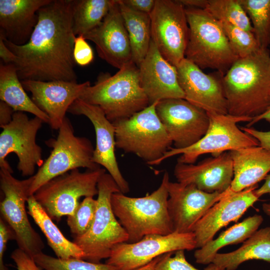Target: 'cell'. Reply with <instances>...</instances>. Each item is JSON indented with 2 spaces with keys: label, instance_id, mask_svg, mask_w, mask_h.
Listing matches in <instances>:
<instances>
[{
  "label": "cell",
  "instance_id": "obj_1",
  "mask_svg": "<svg viewBox=\"0 0 270 270\" xmlns=\"http://www.w3.org/2000/svg\"><path fill=\"white\" fill-rule=\"evenodd\" d=\"M74 0H51L38 11V22L28 42L14 44L2 34L15 55L12 63L20 80L77 82L73 56Z\"/></svg>",
  "mask_w": 270,
  "mask_h": 270
},
{
  "label": "cell",
  "instance_id": "obj_2",
  "mask_svg": "<svg viewBox=\"0 0 270 270\" xmlns=\"http://www.w3.org/2000/svg\"><path fill=\"white\" fill-rule=\"evenodd\" d=\"M228 114L253 118L270 106V50L238 58L222 77Z\"/></svg>",
  "mask_w": 270,
  "mask_h": 270
},
{
  "label": "cell",
  "instance_id": "obj_3",
  "mask_svg": "<svg viewBox=\"0 0 270 270\" xmlns=\"http://www.w3.org/2000/svg\"><path fill=\"white\" fill-rule=\"evenodd\" d=\"M100 107L112 123L128 118L150 105L140 80L138 67L132 62L111 76L100 74L80 98Z\"/></svg>",
  "mask_w": 270,
  "mask_h": 270
},
{
  "label": "cell",
  "instance_id": "obj_4",
  "mask_svg": "<svg viewBox=\"0 0 270 270\" xmlns=\"http://www.w3.org/2000/svg\"><path fill=\"white\" fill-rule=\"evenodd\" d=\"M169 180L166 172L159 187L144 197H130L121 192L112 194V208L128 234V242H136L148 234L174 232L168 210Z\"/></svg>",
  "mask_w": 270,
  "mask_h": 270
},
{
  "label": "cell",
  "instance_id": "obj_5",
  "mask_svg": "<svg viewBox=\"0 0 270 270\" xmlns=\"http://www.w3.org/2000/svg\"><path fill=\"white\" fill-rule=\"evenodd\" d=\"M185 10L190 30L185 58L202 70H215L224 76L239 58L220 22L203 9Z\"/></svg>",
  "mask_w": 270,
  "mask_h": 270
},
{
  "label": "cell",
  "instance_id": "obj_6",
  "mask_svg": "<svg viewBox=\"0 0 270 270\" xmlns=\"http://www.w3.org/2000/svg\"><path fill=\"white\" fill-rule=\"evenodd\" d=\"M97 188V207L92 224L85 234L74 236L72 241L84 252L83 260L94 263L108 259L116 245L128 240L111 204L112 194L121 192L118 184L110 174L105 172L100 177Z\"/></svg>",
  "mask_w": 270,
  "mask_h": 270
},
{
  "label": "cell",
  "instance_id": "obj_7",
  "mask_svg": "<svg viewBox=\"0 0 270 270\" xmlns=\"http://www.w3.org/2000/svg\"><path fill=\"white\" fill-rule=\"evenodd\" d=\"M158 102L130 117L113 122L116 146L152 165L172 144L156 112Z\"/></svg>",
  "mask_w": 270,
  "mask_h": 270
},
{
  "label": "cell",
  "instance_id": "obj_8",
  "mask_svg": "<svg viewBox=\"0 0 270 270\" xmlns=\"http://www.w3.org/2000/svg\"><path fill=\"white\" fill-rule=\"evenodd\" d=\"M56 139L50 138L46 144L52 148L50 154L34 175L30 196L52 179L80 168L97 169L100 166L92 161L94 148L86 137L76 136L72 124L66 117L58 129Z\"/></svg>",
  "mask_w": 270,
  "mask_h": 270
},
{
  "label": "cell",
  "instance_id": "obj_9",
  "mask_svg": "<svg viewBox=\"0 0 270 270\" xmlns=\"http://www.w3.org/2000/svg\"><path fill=\"white\" fill-rule=\"evenodd\" d=\"M209 126L206 133L196 143L184 148H170L152 165H158L164 160L181 154L178 162L194 164L198 158L206 154L218 156L244 148L260 146L256 139L240 128L238 122H250L252 118L230 115L208 113Z\"/></svg>",
  "mask_w": 270,
  "mask_h": 270
},
{
  "label": "cell",
  "instance_id": "obj_10",
  "mask_svg": "<svg viewBox=\"0 0 270 270\" xmlns=\"http://www.w3.org/2000/svg\"><path fill=\"white\" fill-rule=\"evenodd\" d=\"M105 168L72 170L56 177L40 186L34 194L36 201L54 220L72 215L82 196L98 194L97 184Z\"/></svg>",
  "mask_w": 270,
  "mask_h": 270
},
{
  "label": "cell",
  "instance_id": "obj_11",
  "mask_svg": "<svg viewBox=\"0 0 270 270\" xmlns=\"http://www.w3.org/2000/svg\"><path fill=\"white\" fill-rule=\"evenodd\" d=\"M0 168V188L4 194L0 204V217L13 230L18 248L34 257L42 252L44 247L29 222L26 210L34 176L20 180L8 169Z\"/></svg>",
  "mask_w": 270,
  "mask_h": 270
},
{
  "label": "cell",
  "instance_id": "obj_12",
  "mask_svg": "<svg viewBox=\"0 0 270 270\" xmlns=\"http://www.w3.org/2000/svg\"><path fill=\"white\" fill-rule=\"evenodd\" d=\"M44 121L34 116L29 118L24 112H14L12 121L4 126L0 134V168L13 173L6 160L14 152L18 156L17 168L23 176L34 175L36 166L44 163L42 149L36 142V136Z\"/></svg>",
  "mask_w": 270,
  "mask_h": 270
},
{
  "label": "cell",
  "instance_id": "obj_13",
  "mask_svg": "<svg viewBox=\"0 0 270 270\" xmlns=\"http://www.w3.org/2000/svg\"><path fill=\"white\" fill-rule=\"evenodd\" d=\"M185 8L179 0H156L150 14L152 40L162 56L176 67L185 58L189 38Z\"/></svg>",
  "mask_w": 270,
  "mask_h": 270
},
{
  "label": "cell",
  "instance_id": "obj_14",
  "mask_svg": "<svg viewBox=\"0 0 270 270\" xmlns=\"http://www.w3.org/2000/svg\"><path fill=\"white\" fill-rule=\"evenodd\" d=\"M194 248L196 242L192 232L151 234L135 242L118 244L106 263L116 267L118 270H132L145 266L165 254Z\"/></svg>",
  "mask_w": 270,
  "mask_h": 270
},
{
  "label": "cell",
  "instance_id": "obj_15",
  "mask_svg": "<svg viewBox=\"0 0 270 270\" xmlns=\"http://www.w3.org/2000/svg\"><path fill=\"white\" fill-rule=\"evenodd\" d=\"M156 112L176 148L196 143L208 128V113L184 98L160 100L156 106Z\"/></svg>",
  "mask_w": 270,
  "mask_h": 270
},
{
  "label": "cell",
  "instance_id": "obj_16",
  "mask_svg": "<svg viewBox=\"0 0 270 270\" xmlns=\"http://www.w3.org/2000/svg\"><path fill=\"white\" fill-rule=\"evenodd\" d=\"M176 69L178 83L186 100L208 114H228L222 74L218 72L206 74L186 58L180 62Z\"/></svg>",
  "mask_w": 270,
  "mask_h": 270
},
{
  "label": "cell",
  "instance_id": "obj_17",
  "mask_svg": "<svg viewBox=\"0 0 270 270\" xmlns=\"http://www.w3.org/2000/svg\"><path fill=\"white\" fill-rule=\"evenodd\" d=\"M168 210L174 232H192L196 223L216 202L228 194L208 193L193 184L172 182L167 184Z\"/></svg>",
  "mask_w": 270,
  "mask_h": 270
},
{
  "label": "cell",
  "instance_id": "obj_18",
  "mask_svg": "<svg viewBox=\"0 0 270 270\" xmlns=\"http://www.w3.org/2000/svg\"><path fill=\"white\" fill-rule=\"evenodd\" d=\"M68 112L73 114L84 116L92 122L96 136L92 161L104 168L122 194L128 192V184L120 171L116 157L115 128L113 124L106 118L100 107L80 98L72 104Z\"/></svg>",
  "mask_w": 270,
  "mask_h": 270
},
{
  "label": "cell",
  "instance_id": "obj_19",
  "mask_svg": "<svg viewBox=\"0 0 270 270\" xmlns=\"http://www.w3.org/2000/svg\"><path fill=\"white\" fill-rule=\"evenodd\" d=\"M26 90L32 94V100L48 117L52 129L58 130L70 106L79 98L90 82L78 84L62 80H21Z\"/></svg>",
  "mask_w": 270,
  "mask_h": 270
},
{
  "label": "cell",
  "instance_id": "obj_20",
  "mask_svg": "<svg viewBox=\"0 0 270 270\" xmlns=\"http://www.w3.org/2000/svg\"><path fill=\"white\" fill-rule=\"evenodd\" d=\"M84 36L96 44L98 56L112 66L120 70L132 62L128 34L117 0L102 23Z\"/></svg>",
  "mask_w": 270,
  "mask_h": 270
},
{
  "label": "cell",
  "instance_id": "obj_21",
  "mask_svg": "<svg viewBox=\"0 0 270 270\" xmlns=\"http://www.w3.org/2000/svg\"><path fill=\"white\" fill-rule=\"evenodd\" d=\"M258 184L239 192L230 190L228 194L212 206L196 223L192 232L200 248L214 239L216 233L230 222H236L258 200L255 193Z\"/></svg>",
  "mask_w": 270,
  "mask_h": 270
},
{
  "label": "cell",
  "instance_id": "obj_22",
  "mask_svg": "<svg viewBox=\"0 0 270 270\" xmlns=\"http://www.w3.org/2000/svg\"><path fill=\"white\" fill-rule=\"evenodd\" d=\"M138 69L140 86L150 104L168 98L184 99L176 67L162 56L152 40Z\"/></svg>",
  "mask_w": 270,
  "mask_h": 270
},
{
  "label": "cell",
  "instance_id": "obj_23",
  "mask_svg": "<svg viewBox=\"0 0 270 270\" xmlns=\"http://www.w3.org/2000/svg\"><path fill=\"white\" fill-rule=\"evenodd\" d=\"M174 176L178 182L193 184L208 193L224 192L230 188L234 177L231 156L224 152L196 164L177 162Z\"/></svg>",
  "mask_w": 270,
  "mask_h": 270
},
{
  "label": "cell",
  "instance_id": "obj_24",
  "mask_svg": "<svg viewBox=\"0 0 270 270\" xmlns=\"http://www.w3.org/2000/svg\"><path fill=\"white\" fill-rule=\"evenodd\" d=\"M51 0H0V34L18 46L30 39L38 10Z\"/></svg>",
  "mask_w": 270,
  "mask_h": 270
},
{
  "label": "cell",
  "instance_id": "obj_25",
  "mask_svg": "<svg viewBox=\"0 0 270 270\" xmlns=\"http://www.w3.org/2000/svg\"><path fill=\"white\" fill-rule=\"evenodd\" d=\"M229 152L233 164L234 177L230 186L233 192L258 184L270 172V151L260 146Z\"/></svg>",
  "mask_w": 270,
  "mask_h": 270
},
{
  "label": "cell",
  "instance_id": "obj_26",
  "mask_svg": "<svg viewBox=\"0 0 270 270\" xmlns=\"http://www.w3.org/2000/svg\"><path fill=\"white\" fill-rule=\"evenodd\" d=\"M253 260L270 263V226L256 230L238 249L217 253L212 263L224 270H236L242 262Z\"/></svg>",
  "mask_w": 270,
  "mask_h": 270
},
{
  "label": "cell",
  "instance_id": "obj_27",
  "mask_svg": "<svg viewBox=\"0 0 270 270\" xmlns=\"http://www.w3.org/2000/svg\"><path fill=\"white\" fill-rule=\"evenodd\" d=\"M27 204L28 214L43 232L57 258H84V254L82 250L64 236L33 195L29 196Z\"/></svg>",
  "mask_w": 270,
  "mask_h": 270
},
{
  "label": "cell",
  "instance_id": "obj_28",
  "mask_svg": "<svg viewBox=\"0 0 270 270\" xmlns=\"http://www.w3.org/2000/svg\"><path fill=\"white\" fill-rule=\"evenodd\" d=\"M0 99L14 112H28L48 124V116L28 96L12 64H0Z\"/></svg>",
  "mask_w": 270,
  "mask_h": 270
},
{
  "label": "cell",
  "instance_id": "obj_29",
  "mask_svg": "<svg viewBox=\"0 0 270 270\" xmlns=\"http://www.w3.org/2000/svg\"><path fill=\"white\" fill-rule=\"evenodd\" d=\"M263 220L261 215L254 214L222 232L216 238L209 241L195 251L194 257L196 262L210 264L220 248L226 246L243 242L258 230Z\"/></svg>",
  "mask_w": 270,
  "mask_h": 270
},
{
  "label": "cell",
  "instance_id": "obj_30",
  "mask_svg": "<svg viewBox=\"0 0 270 270\" xmlns=\"http://www.w3.org/2000/svg\"><path fill=\"white\" fill-rule=\"evenodd\" d=\"M130 40L132 62L138 67L152 40L150 14L138 12L117 0Z\"/></svg>",
  "mask_w": 270,
  "mask_h": 270
},
{
  "label": "cell",
  "instance_id": "obj_31",
  "mask_svg": "<svg viewBox=\"0 0 270 270\" xmlns=\"http://www.w3.org/2000/svg\"><path fill=\"white\" fill-rule=\"evenodd\" d=\"M114 0H74L72 31L75 36H84L98 26Z\"/></svg>",
  "mask_w": 270,
  "mask_h": 270
},
{
  "label": "cell",
  "instance_id": "obj_32",
  "mask_svg": "<svg viewBox=\"0 0 270 270\" xmlns=\"http://www.w3.org/2000/svg\"><path fill=\"white\" fill-rule=\"evenodd\" d=\"M250 18L260 48L270 46V0H239Z\"/></svg>",
  "mask_w": 270,
  "mask_h": 270
},
{
  "label": "cell",
  "instance_id": "obj_33",
  "mask_svg": "<svg viewBox=\"0 0 270 270\" xmlns=\"http://www.w3.org/2000/svg\"><path fill=\"white\" fill-rule=\"evenodd\" d=\"M204 10L219 22H228L254 33L250 18L239 0H208Z\"/></svg>",
  "mask_w": 270,
  "mask_h": 270
},
{
  "label": "cell",
  "instance_id": "obj_34",
  "mask_svg": "<svg viewBox=\"0 0 270 270\" xmlns=\"http://www.w3.org/2000/svg\"><path fill=\"white\" fill-rule=\"evenodd\" d=\"M33 258L37 264L44 270H118L116 267L106 263H94L73 258L62 259L42 252Z\"/></svg>",
  "mask_w": 270,
  "mask_h": 270
},
{
  "label": "cell",
  "instance_id": "obj_35",
  "mask_svg": "<svg viewBox=\"0 0 270 270\" xmlns=\"http://www.w3.org/2000/svg\"><path fill=\"white\" fill-rule=\"evenodd\" d=\"M220 22L232 50L239 58L248 56L260 48L252 32L228 22Z\"/></svg>",
  "mask_w": 270,
  "mask_h": 270
},
{
  "label": "cell",
  "instance_id": "obj_36",
  "mask_svg": "<svg viewBox=\"0 0 270 270\" xmlns=\"http://www.w3.org/2000/svg\"><path fill=\"white\" fill-rule=\"evenodd\" d=\"M97 207V200L93 197H86L80 203L74 213L68 216L66 222L74 236L85 234L94 222Z\"/></svg>",
  "mask_w": 270,
  "mask_h": 270
},
{
  "label": "cell",
  "instance_id": "obj_37",
  "mask_svg": "<svg viewBox=\"0 0 270 270\" xmlns=\"http://www.w3.org/2000/svg\"><path fill=\"white\" fill-rule=\"evenodd\" d=\"M154 270H200L186 260L184 250H178L162 255L156 264ZM203 270H224L210 263Z\"/></svg>",
  "mask_w": 270,
  "mask_h": 270
},
{
  "label": "cell",
  "instance_id": "obj_38",
  "mask_svg": "<svg viewBox=\"0 0 270 270\" xmlns=\"http://www.w3.org/2000/svg\"><path fill=\"white\" fill-rule=\"evenodd\" d=\"M73 56L75 63L81 66L90 64L94 59L92 49L82 35L74 39Z\"/></svg>",
  "mask_w": 270,
  "mask_h": 270
},
{
  "label": "cell",
  "instance_id": "obj_39",
  "mask_svg": "<svg viewBox=\"0 0 270 270\" xmlns=\"http://www.w3.org/2000/svg\"><path fill=\"white\" fill-rule=\"evenodd\" d=\"M10 256L15 262L18 270H42L37 264L32 256L19 248L14 250Z\"/></svg>",
  "mask_w": 270,
  "mask_h": 270
},
{
  "label": "cell",
  "instance_id": "obj_40",
  "mask_svg": "<svg viewBox=\"0 0 270 270\" xmlns=\"http://www.w3.org/2000/svg\"><path fill=\"white\" fill-rule=\"evenodd\" d=\"M16 240L14 234L8 224L0 217V270H8L4 262V256L8 242Z\"/></svg>",
  "mask_w": 270,
  "mask_h": 270
},
{
  "label": "cell",
  "instance_id": "obj_41",
  "mask_svg": "<svg viewBox=\"0 0 270 270\" xmlns=\"http://www.w3.org/2000/svg\"><path fill=\"white\" fill-rule=\"evenodd\" d=\"M128 8L138 12L150 14L152 12L156 0H120Z\"/></svg>",
  "mask_w": 270,
  "mask_h": 270
},
{
  "label": "cell",
  "instance_id": "obj_42",
  "mask_svg": "<svg viewBox=\"0 0 270 270\" xmlns=\"http://www.w3.org/2000/svg\"><path fill=\"white\" fill-rule=\"evenodd\" d=\"M240 129L258 140L260 146L270 151V130L261 131L252 127H242Z\"/></svg>",
  "mask_w": 270,
  "mask_h": 270
},
{
  "label": "cell",
  "instance_id": "obj_43",
  "mask_svg": "<svg viewBox=\"0 0 270 270\" xmlns=\"http://www.w3.org/2000/svg\"><path fill=\"white\" fill-rule=\"evenodd\" d=\"M14 111L3 101L0 102V126L8 124L12 120Z\"/></svg>",
  "mask_w": 270,
  "mask_h": 270
},
{
  "label": "cell",
  "instance_id": "obj_44",
  "mask_svg": "<svg viewBox=\"0 0 270 270\" xmlns=\"http://www.w3.org/2000/svg\"><path fill=\"white\" fill-rule=\"evenodd\" d=\"M15 55L6 46L3 38L0 36V57L5 64H12L15 58Z\"/></svg>",
  "mask_w": 270,
  "mask_h": 270
},
{
  "label": "cell",
  "instance_id": "obj_45",
  "mask_svg": "<svg viewBox=\"0 0 270 270\" xmlns=\"http://www.w3.org/2000/svg\"><path fill=\"white\" fill-rule=\"evenodd\" d=\"M185 6L204 10L208 0H179Z\"/></svg>",
  "mask_w": 270,
  "mask_h": 270
},
{
  "label": "cell",
  "instance_id": "obj_46",
  "mask_svg": "<svg viewBox=\"0 0 270 270\" xmlns=\"http://www.w3.org/2000/svg\"><path fill=\"white\" fill-rule=\"evenodd\" d=\"M255 193L259 198L266 194L270 196V174H268L265 178L264 184L255 190Z\"/></svg>",
  "mask_w": 270,
  "mask_h": 270
},
{
  "label": "cell",
  "instance_id": "obj_47",
  "mask_svg": "<svg viewBox=\"0 0 270 270\" xmlns=\"http://www.w3.org/2000/svg\"><path fill=\"white\" fill-rule=\"evenodd\" d=\"M262 120H264L270 124V106L262 114L252 118L251 121L248 122L246 126L252 127L253 124Z\"/></svg>",
  "mask_w": 270,
  "mask_h": 270
},
{
  "label": "cell",
  "instance_id": "obj_48",
  "mask_svg": "<svg viewBox=\"0 0 270 270\" xmlns=\"http://www.w3.org/2000/svg\"><path fill=\"white\" fill-rule=\"evenodd\" d=\"M161 256L157 257L145 266L132 270H154L156 264L158 261Z\"/></svg>",
  "mask_w": 270,
  "mask_h": 270
},
{
  "label": "cell",
  "instance_id": "obj_49",
  "mask_svg": "<svg viewBox=\"0 0 270 270\" xmlns=\"http://www.w3.org/2000/svg\"><path fill=\"white\" fill-rule=\"evenodd\" d=\"M262 208L264 212L270 218V203L264 204Z\"/></svg>",
  "mask_w": 270,
  "mask_h": 270
}]
</instances>
